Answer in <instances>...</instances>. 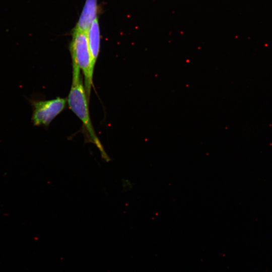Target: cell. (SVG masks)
<instances>
[{
  "label": "cell",
  "instance_id": "3",
  "mask_svg": "<svg viewBox=\"0 0 272 272\" xmlns=\"http://www.w3.org/2000/svg\"><path fill=\"white\" fill-rule=\"evenodd\" d=\"M27 100L32 109V124L45 127L64 109L66 103V99L60 97L47 100L31 98Z\"/></svg>",
  "mask_w": 272,
  "mask_h": 272
},
{
  "label": "cell",
  "instance_id": "5",
  "mask_svg": "<svg viewBox=\"0 0 272 272\" xmlns=\"http://www.w3.org/2000/svg\"><path fill=\"white\" fill-rule=\"evenodd\" d=\"M87 36L92 65L94 67L100 49V32L98 17L91 25Z\"/></svg>",
  "mask_w": 272,
  "mask_h": 272
},
{
  "label": "cell",
  "instance_id": "4",
  "mask_svg": "<svg viewBox=\"0 0 272 272\" xmlns=\"http://www.w3.org/2000/svg\"><path fill=\"white\" fill-rule=\"evenodd\" d=\"M97 1L86 0L82 13L73 31L87 33L97 18Z\"/></svg>",
  "mask_w": 272,
  "mask_h": 272
},
{
  "label": "cell",
  "instance_id": "2",
  "mask_svg": "<svg viewBox=\"0 0 272 272\" xmlns=\"http://www.w3.org/2000/svg\"><path fill=\"white\" fill-rule=\"evenodd\" d=\"M70 49L72 59L76 61L83 72L84 86L87 98L89 101L93 85L94 67L92 65L87 33L73 31Z\"/></svg>",
  "mask_w": 272,
  "mask_h": 272
},
{
  "label": "cell",
  "instance_id": "1",
  "mask_svg": "<svg viewBox=\"0 0 272 272\" xmlns=\"http://www.w3.org/2000/svg\"><path fill=\"white\" fill-rule=\"evenodd\" d=\"M72 83L67 100L69 106L82 122L87 132L89 141L96 146L102 158L106 162H109L110 159L98 138L92 123L89 113V101L83 84L81 70L74 59H72Z\"/></svg>",
  "mask_w": 272,
  "mask_h": 272
}]
</instances>
